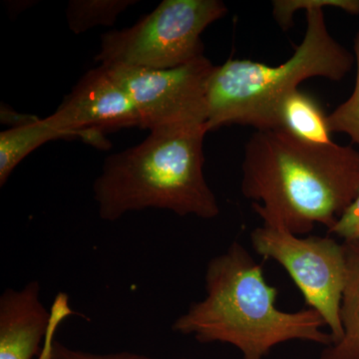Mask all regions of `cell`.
I'll return each instance as SVG.
<instances>
[{"mask_svg": "<svg viewBox=\"0 0 359 359\" xmlns=\"http://www.w3.org/2000/svg\"><path fill=\"white\" fill-rule=\"evenodd\" d=\"M241 191L264 224L294 235L328 231L359 195V152L302 141L283 128L257 130L245 146Z\"/></svg>", "mask_w": 359, "mask_h": 359, "instance_id": "6da1fadb", "label": "cell"}, {"mask_svg": "<svg viewBox=\"0 0 359 359\" xmlns=\"http://www.w3.org/2000/svg\"><path fill=\"white\" fill-rule=\"evenodd\" d=\"M67 304H61L57 313H54L53 323L50 330L44 340V347L39 354L37 359H188L182 358H157L152 356L143 355V354L121 351L114 353H92L87 351H78L71 348L61 344L57 339H54V332L62 318L67 314Z\"/></svg>", "mask_w": 359, "mask_h": 359, "instance_id": "5bb4252c", "label": "cell"}, {"mask_svg": "<svg viewBox=\"0 0 359 359\" xmlns=\"http://www.w3.org/2000/svg\"><path fill=\"white\" fill-rule=\"evenodd\" d=\"M136 0H71L66 18L71 32L80 34L95 26H112Z\"/></svg>", "mask_w": 359, "mask_h": 359, "instance_id": "4fadbf2b", "label": "cell"}, {"mask_svg": "<svg viewBox=\"0 0 359 359\" xmlns=\"http://www.w3.org/2000/svg\"><path fill=\"white\" fill-rule=\"evenodd\" d=\"M250 242L257 255L289 273L309 309L320 314L334 342L344 337L340 309L347 278L344 244L332 238H301L285 229H255Z\"/></svg>", "mask_w": 359, "mask_h": 359, "instance_id": "8992f818", "label": "cell"}, {"mask_svg": "<svg viewBox=\"0 0 359 359\" xmlns=\"http://www.w3.org/2000/svg\"><path fill=\"white\" fill-rule=\"evenodd\" d=\"M325 7L359 15V0L273 1V16L283 30L292 26L295 13L306 9L304 39L294 55L280 65L230 59L216 66L207 88L208 132L231 124L256 130L280 128V104L302 81L313 77L340 81L346 76L355 58L328 32Z\"/></svg>", "mask_w": 359, "mask_h": 359, "instance_id": "7a4b0ae2", "label": "cell"}, {"mask_svg": "<svg viewBox=\"0 0 359 359\" xmlns=\"http://www.w3.org/2000/svg\"><path fill=\"white\" fill-rule=\"evenodd\" d=\"M66 138L88 140L102 147L103 135L140 127V119L126 90L104 65L87 71L53 114L45 118Z\"/></svg>", "mask_w": 359, "mask_h": 359, "instance_id": "ba28073f", "label": "cell"}, {"mask_svg": "<svg viewBox=\"0 0 359 359\" xmlns=\"http://www.w3.org/2000/svg\"><path fill=\"white\" fill-rule=\"evenodd\" d=\"M207 133L205 126L155 130L138 145L106 158L93 184L100 218L116 222L146 209L218 217L219 203L204 175Z\"/></svg>", "mask_w": 359, "mask_h": 359, "instance_id": "277c9868", "label": "cell"}, {"mask_svg": "<svg viewBox=\"0 0 359 359\" xmlns=\"http://www.w3.org/2000/svg\"><path fill=\"white\" fill-rule=\"evenodd\" d=\"M347 278L342 297L344 337L325 346L320 359H359V240L346 241Z\"/></svg>", "mask_w": 359, "mask_h": 359, "instance_id": "30bf717a", "label": "cell"}, {"mask_svg": "<svg viewBox=\"0 0 359 359\" xmlns=\"http://www.w3.org/2000/svg\"><path fill=\"white\" fill-rule=\"evenodd\" d=\"M66 139L65 134L53 128L46 119L30 118L0 133V186L6 185L26 156L40 146L56 139Z\"/></svg>", "mask_w": 359, "mask_h": 359, "instance_id": "8fae6325", "label": "cell"}, {"mask_svg": "<svg viewBox=\"0 0 359 359\" xmlns=\"http://www.w3.org/2000/svg\"><path fill=\"white\" fill-rule=\"evenodd\" d=\"M328 233L344 241L359 240V195Z\"/></svg>", "mask_w": 359, "mask_h": 359, "instance_id": "2e32d148", "label": "cell"}, {"mask_svg": "<svg viewBox=\"0 0 359 359\" xmlns=\"http://www.w3.org/2000/svg\"><path fill=\"white\" fill-rule=\"evenodd\" d=\"M280 128L302 141L328 144L330 138L327 115L313 96L297 89L285 97L278 111Z\"/></svg>", "mask_w": 359, "mask_h": 359, "instance_id": "7c38bea8", "label": "cell"}, {"mask_svg": "<svg viewBox=\"0 0 359 359\" xmlns=\"http://www.w3.org/2000/svg\"><path fill=\"white\" fill-rule=\"evenodd\" d=\"M354 54L358 72L353 94L327 115V122L330 133L346 134L359 147V32L354 42Z\"/></svg>", "mask_w": 359, "mask_h": 359, "instance_id": "9a60e30c", "label": "cell"}, {"mask_svg": "<svg viewBox=\"0 0 359 359\" xmlns=\"http://www.w3.org/2000/svg\"><path fill=\"white\" fill-rule=\"evenodd\" d=\"M228 8L219 0H164L136 25L101 36L95 61L172 69L204 55L201 35Z\"/></svg>", "mask_w": 359, "mask_h": 359, "instance_id": "5b68a950", "label": "cell"}, {"mask_svg": "<svg viewBox=\"0 0 359 359\" xmlns=\"http://www.w3.org/2000/svg\"><path fill=\"white\" fill-rule=\"evenodd\" d=\"M105 66L133 101L140 128L205 126L207 88L215 66L205 55L172 69Z\"/></svg>", "mask_w": 359, "mask_h": 359, "instance_id": "52a82bcc", "label": "cell"}, {"mask_svg": "<svg viewBox=\"0 0 359 359\" xmlns=\"http://www.w3.org/2000/svg\"><path fill=\"white\" fill-rule=\"evenodd\" d=\"M205 289V299L176 318L173 332L192 335L201 344H231L244 359H264L290 340L334 344L330 332H323L325 323L318 311L278 309V290L266 283L263 268L240 243L209 262Z\"/></svg>", "mask_w": 359, "mask_h": 359, "instance_id": "3957f363", "label": "cell"}, {"mask_svg": "<svg viewBox=\"0 0 359 359\" xmlns=\"http://www.w3.org/2000/svg\"><path fill=\"white\" fill-rule=\"evenodd\" d=\"M39 280L21 289H6L0 297V359H33L40 353L53 323L41 301Z\"/></svg>", "mask_w": 359, "mask_h": 359, "instance_id": "9c48e42d", "label": "cell"}]
</instances>
